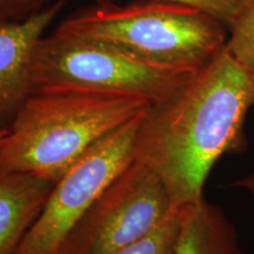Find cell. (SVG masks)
<instances>
[{
    "label": "cell",
    "instance_id": "52a82bcc",
    "mask_svg": "<svg viewBox=\"0 0 254 254\" xmlns=\"http://www.w3.org/2000/svg\"><path fill=\"white\" fill-rule=\"evenodd\" d=\"M67 0H56L23 21L0 24V127L8 128L15 113L31 94L30 65L38 40Z\"/></svg>",
    "mask_w": 254,
    "mask_h": 254
},
{
    "label": "cell",
    "instance_id": "ba28073f",
    "mask_svg": "<svg viewBox=\"0 0 254 254\" xmlns=\"http://www.w3.org/2000/svg\"><path fill=\"white\" fill-rule=\"evenodd\" d=\"M55 184L21 173H0V254H12Z\"/></svg>",
    "mask_w": 254,
    "mask_h": 254
},
{
    "label": "cell",
    "instance_id": "8992f818",
    "mask_svg": "<svg viewBox=\"0 0 254 254\" xmlns=\"http://www.w3.org/2000/svg\"><path fill=\"white\" fill-rule=\"evenodd\" d=\"M176 208L160 177L134 158L95 199L62 254H114L148 236Z\"/></svg>",
    "mask_w": 254,
    "mask_h": 254
},
{
    "label": "cell",
    "instance_id": "5bb4252c",
    "mask_svg": "<svg viewBox=\"0 0 254 254\" xmlns=\"http://www.w3.org/2000/svg\"><path fill=\"white\" fill-rule=\"evenodd\" d=\"M236 185L241 186V187H246V189L250 190L251 192H254V173L250 174V176L246 177L245 179L238 182Z\"/></svg>",
    "mask_w": 254,
    "mask_h": 254
},
{
    "label": "cell",
    "instance_id": "9c48e42d",
    "mask_svg": "<svg viewBox=\"0 0 254 254\" xmlns=\"http://www.w3.org/2000/svg\"><path fill=\"white\" fill-rule=\"evenodd\" d=\"M173 254H244L236 228L205 199L183 207Z\"/></svg>",
    "mask_w": 254,
    "mask_h": 254
},
{
    "label": "cell",
    "instance_id": "3957f363",
    "mask_svg": "<svg viewBox=\"0 0 254 254\" xmlns=\"http://www.w3.org/2000/svg\"><path fill=\"white\" fill-rule=\"evenodd\" d=\"M56 32L110 44L160 67L195 73L226 46V25L193 6L163 0L95 4Z\"/></svg>",
    "mask_w": 254,
    "mask_h": 254
},
{
    "label": "cell",
    "instance_id": "6da1fadb",
    "mask_svg": "<svg viewBox=\"0 0 254 254\" xmlns=\"http://www.w3.org/2000/svg\"><path fill=\"white\" fill-rule=\"evenodd\" d=\"M254 75L226 46L207 65L142 116L135 159L160 177L174 207L196 204L215 163L246 148Z\"/></svg>",
    "mask_w": 254,
    "mask_h": 254
},
{
    "label": "cell",
    "instance_id": "9a60e30c",
    "mask_svg": "<svg viewBox=\"0 0 254 254\" xmlns=\"http://www.w3.org/2000/svg\"><path fill=\"white\" fill-rule=\"evenodd\" d=\"M7 131H8V128H2V127H0V142L2 141V139H4V136L6 135Z\"/></svg>",
    "mask_w": 254,
    "mask_h": 254
},
{
    "label": "cell",
    "instance_id": "4fadbf2b",
    "mask_svg": "<svg viewBox=\"0 0 254 254\" xmlns=\"http://www.w3.org/2000/svg\"><path fill=\"white\" fill-rule=\"evenodd\" d=\"M52 2L53 0H0V24L26 20Z\"/></svg>",
    "mask_w": 254,
    "mask_h": 254
},
{
    "label": "cell",
    "instance_id": "5b68a950",
    "mask_svg": "<svg viewBox=\"0 0 254 254\" xmlns=\"http://www.w3.org/2000/svg\"><path fill=\"white\" fill-rule=\"evenodd\" d=\"M144 113L98 141L53 185L12 254H62L69 234L95 199L135 158Z\"/></svg>",
    "mask_w": 254,
    "mask_h": 254
},
{
    "label": "cell",
    "instance_id": "7c38bea8",
    "mask_svg": "<svg viewBox=\"0 0 254 254\" xmlns=\"http://www.w3.org/2000/svg\"><path fill=\"white\" fill-rule=\"evenodd\" d=\"M117 1L122 0H94L95 4H113ZM163 1L180 2L202 9L220 20L222 24L226 25V27L231 24L239 4V0H163Z\"/></svg>",
    "mask_w": 254,
    "mask_h": 254
},
{
    "label": "cell",
    "instance_id": "8fae6325",
    "mask_svg": "<svg viewBox=\"0 0 254 254\" xmlns=\"http://www.w3.org/2000/svg\"><path fill=\"white\" fill-rule=\"evenodd\" d=\"M182 215L183 207L176 208L170 217L148 236L114 254H173Z\"/></svg>",
    "mask_w": 254,
    "mask_h": 254
},
{
    "label": "cell",
    "instance_id": "7a4b0ae2",
    "mask_svg": "<svg viewBox=\"0 0 254 254\" xmlns=\"http://www.w3.org/2000/svg\"><path fill=\"white\" fill-rule=\"evenodd\" d=\"M151 104L92 91L32 92L0 142V173L30 174L56 184L98 141Z\"/></svg>",
    "mask_w": 254,
    "mask_h": 254
},
{
    "label": "cell",
    "instance_id": "30bf717a",
    "mask_svg": "<svg viewBox=\"0 0 254 254\" xmlns=\"http://www.w3.org/2000/svg\"><path fill=\"white\" fill-rule=\"evenodd\" d=\"M227 30L228 52L254 75V0H239Z\"/></svg>",
    "mask_w": 254,
    "mask_h": 254
},
{
    "label": "cell",
    "instance_id": "277c9868",
    "mask_svg": "<svg viewBox=\"0 0 254 254\" xmlns=\"http://www.w3.org/2000/svg\"><path fill=\"white\" fill-rule=\"evenodd\" d=\"M194 73L152 65L110 44L52 32L38 40L30 65L31 93L79 90L164 99Z\"/></svg>",
    "mask_w": 254,
    "mask_h": 254
}]
</instances>
